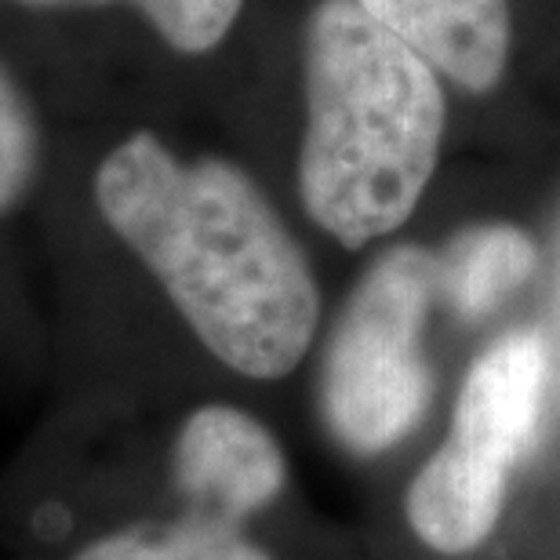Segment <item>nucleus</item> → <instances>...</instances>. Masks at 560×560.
<instances>
[{
    "instance_id": "obj_3",
    "label": "nucleus",
    "mask_w": 560,
    "mask_h": 560,
    "mask_svg": "<svg viewBox=\"0 0 560 560\" xmlns=\"http://www.w3.org/2000/svg\"><path fill=\"white\" fill-rule=\"evenodd\" d=\"M550 394V346L510 331L469 368L452 433L408 488V524L433 553H474L506 510L513 466L539 436Z\"/></svg>"
},
{
    "instance_id": "obj_7",
    "label": "nucleus",
    "mask_w": 560,
    "mask_h": 560,
    "mask_svg": "<svg viewBox=\"0 0 560 560\" xmlns=\"http://www.w3.org/2000/svg\"><path fill=\"white\" fill-rule=\"evenodd\" d=\"M535 244L517 226L466 230L436 255V295L458 317H485L535 273Z\"/></svg>"
},
{
    "instance_id": "obj_9",
    "label": "nucleus",
    "mask_w": 560,
    "mask_h": 560,
    "mask_svg": "<svg viewBox=\"0 0 560 560\" xmlns=\"http://www.w3.org/2000/svg\"><path fill=\"white\" fill-rule=\"evenodd\" d=\"M22 8H109L128 4L150 22L167 48L183 55H205L219 48L241 19L244 0H15Z\"/></svg>"
},
{
    "instance_id": "obj_8",
    "label": "nucleus",
    "mask_w": 560,
    "mask_h": 560,
    "mask_svg": "<svg viewBox=\"0 0 560 560\" xmlns=\"http://www.w3.org/2000/svg\"><path fill=\"white\" fill-rule=\"evenodd\" d=\"M73 560H273L241 524L186 510L167 524H136L88 542Z\"/></svg>"
},
{
    "instance_id": "obj_1",
    "label": "nucleus",
    "mask_w": 560,
    "mask_h": 560,
    "mask_svg": "<svg viewBox=\"0 0 560 560\" xmlns=\"http://www.w3.org/2000/svg\"><path fill=\"white\" fill-rule=\"evenodd\" d=\"M95 208L167 291L194 335L248 378H280L320 320L317 280L255 178L222 156H178L136 131L103 156Z\"/></svg>"
},
{
    "instance_id": "obj_10",
    "label": "nucleus",
    "mask_w": 560,
    "mask_h": 560,
    "mask_svg": "<svg viewBox=\"0 0 560 560\" xmlns=\"http://www.w3.org/2000/svg\"><path fill=\"white\" fill-rule=\"evenodd\" d=\"M40 136L26 92L8 66H0V215L22 205L37 178Z\"/></svg>"
},
{
    "instance_id": "obj_2",
    "label": "nucleus",
    "mask_w": 560,
    "mask_h": 560,
    "mask_svg": "<svg viewBox=\"0 0 560 560\" xmlns=\"http://www.w3.org/2000/svg\"><path fill=\"white\" fill-rule=\"evenodd\" d=\"M444 125L441 73L416 48L357 0L313 8L299 194L324 233L342 248L394 233L433 178Z\"/></svg>"
},
{
    "instance_id": "obj_5",
    "label": "nucleus",
    "mask_w": 560,
    "mask_h": 560,
    "mask_svg": "<svg viewBox=\"0 0 560 560\" xmlns=\"http://www.w3.org/2000/svg\"><path fill=\"white\" fill-rule=\"evenodd\" d=\"M288 463L277 436L241 408L205 405L175 441V488L189 510L241 524L284 491Z\"/></svg>"
},
{
    "instance_id": "obj_6",
    "label": "nucleus",
    "mask_w": 560,
    "mask_h": 560,
    "mask_svg": "<svg viewBox=\"0 0 560 560\" xmlns=\"http://www.w3.org/2000/svg\"><path fill=\"white\" fill-rule=\"evenodd\" d=\"M364 15L416 48L436 73L488 92L510 62V0H357Z\"/></svg>"
},
{
    "instance_id": "obj_4",
    "label": "nucleus",
    "mask_w": 560,
    "mask_h": 560,
    "mask_svg": "<svg viewBox=\"0 0 560 560\" xmlns=\"http://www.w3.org/2000/svg\"><path fill=\"white\" fill-rule=\"evenodd\" d=\"M436 299V255L400 244L368 266L331 331L320 405L335 441L378 455L416 430L430 405L422 328Z\"/></svg>"
}]
</instances>
